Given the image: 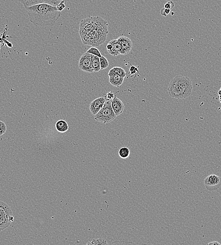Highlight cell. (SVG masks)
<instances>
[{
	"label": "cell",
	"mask_w": 221,
	"mask_h": 245,
	"mask_svg": "<svg viewBox=\"0 0 221 245\" xmlns=\"http://www.w3.org/2000/svg\"><path fill=\"white\" fill-rule=\"evenodd\" d=\"M1 44H0V49H1Z\"/></svg>",
	"instance_id": "31"
},
{
	"label": "cell",
	"mask_w": 221,
	"mask_h": 245,
	"mask_svg": "<svg viewBox=\"0 0 221 245\" xmlns=\"http://www.w3.org/2000/svg\"><path fill=\"white\" fill-rule=\"evenodd\" d=\"M115 75L120 76L123 78H125L126 76L127 73H126L125 70L120 67H114L110 70L108 76L109 77H110Z\"/></svg>",
	"instance_id": "13"
},
{
	"label": "cell",
	"mask_w": 221,
	"mask_h": 245,
	"mask_svg": "<svg viewBox=\"0 0 221 245\" xmlns=\"http://www.w3.org/2000/svg\"><path fill=\"white\" fill-rule=\"evenodd\" d=\"M116 117L111 106V101L106 99L103 107L95 116L94 119L97 121L107 125Z\"/></svg>",
	"instance_id": "2"
},
{
	"label": "cell",
	"mask_w": 221,
	"mask_h": 245,
	"mask_svg": "<svg viewBox=\"0 0 221 245\" xmlns=\"http://www.w3.org/2000/svg\"><path fill=\"white\" fill-rule=\"evenodd\" d=\"M130 73L131 75H134L135 74L137 73V72H138V69L136 67L133 65H132L130 69Z\"/></svg>",
	"instance_id": "26"
},
{
	"label": "cell",
	"mask_w": 221,
	"mask_h": 245,
	"mask_svg": "<svg viewBox=\"0 0 221 245\" xmlns=\"http://www.w3.org/2000/svg\"><path fill=\"white\" fill-rule=\"evenodd\" d=\"M25 9L30 21L36 27L54 25L61 15L57 7L45 3L36 4Z\"/></svg>",
	"instance_id": "1"
},
{
	"label": "cell",
	"mask_w": 221,
	"mask_h": 245,
	"mask_svg": "<svg viewBox=\"0 0 221 245\" xmlns=\"http://www.w3.org/2000/svg\"><path fill=\"white\" fill-rule=\"evenodd\" d=\"M105 101H106L105 97L97 98L92 101L90 103L89 107V109L92 114L94 116L96 115L97 113L99 112V110L103 108Z\"/></svg>",
	"instance_id": "10"
},
{
	"label": "cell",
	"mask_w": 221,
	"mask_h": 245,
	"mask_svg": "<svg viewBox=\"0 0 221 245\" xmlns=\"http://www.w3.org/2000/svg\"><path fill=\"white\" fill-rule=\"evenodd\" d=\"M220 102H221V95H220Z\"/></svg>",
	"instance_id": "30"
},
{
	"label": "cell",
	"mask_w": 221,
	"mask_h": 245,
	"mask_svg": "<svg viewBox=\"0 0 221 245\" xmlns=\"http://www.w3.org/2000/svg\"><path fill=\"white\" fill-rule=\"evenodd\" d=\"M218 94H219L220 96L221 95V90H220L218 91Z\"/></svg>",
	"instance_id": "29"
},
{
	"label": "cell",
	"mask_w": 221,
	"mask_h": 245,
	"mask_svg": "<svg viewBox=\"0 0 221 245\" xmlns=\"http://www.w3.org/2000/svg\"><path fill=\"white\" fill-rule=\"evenodd\" d=\"M130 152L129 148L127 147H122L119 150V155L121 159H127L130 156Z\"/></svg>",
	"instance_id": "17"
},
{
	"label": "cell",
	"mask_w": 221,
	"mask_h": 245,
	"mask_svg": "<svg viewBox=\"0 0 221 245\" xmlns=\"http://www.w3.org/2000/svg\"><path fill=\"white\" fill-rule=\"evenodd\" d=\"M65 2V1L61 2L57 6V9L59 12H62L65 8V7H66Z\"/></svg>",
	"instance_id": "23"
},
{
	"label": "cell",
	"mask_w": 221,
	"mask_h": 245,
	"mask_svg": "<svg viewBox=\"0 0 221 245\" xmlns=\"http://www.w3.org/2000/svg\"><path fill=\"white\" fill-rule=\"evenodd\" d=\"M124 79V78L120 76L115 75L109 77V82L114 86L119 87L123 84Z\"/></svg>",
	"instance_id": "15"
},
{
	"label": "cell",
	"mask_w": 221,
	"mask_h": 245,
	"mask_svg": "<svg viewBox=\"0 0 221 245\" xmlns=\"http://www.w3.org/2000/svg\"><path fill=\"white\" fill-rule=\"evenodd\" d=\"M107 241L105 240H103V239H97V240H93L91 241H88L87 244L90 245H105L107 244Z\"/></svg>",
	"instance_id": "20"
},
{
	"label": "cell",
	"mask_w": 221,
	"mask_h": 245,
	"mask_svg": "<svg viewBox=\"0 0 221 245\" xmlns=\"http://www.w3.org/2000/svg\"><path fill=\"white\" fill-rule=\"evenodd\" d=\"M18 1L23 5L25 8L28 7L35 5L36 4L45 3L57 7V6L62 1H67V0H18Z\"/></svg>",
	"instance_id": "7"
},
{
	"label": "cell",
	"mask_w": 221,
	"mask_h": 245,
	"mask_svg": "<svg viewBox=\"0 0 221 245\" xmlns=\"http://www.w3.org/2000/svg\"><path fill=\"white\" fill-rule=\"evenodd\" d=\"M115 95H114V93L113 92H109L107 93V96H105V98H106V99L112 101L115 97Z\"/></svg>",
	"instance_id": "25"
},
{
	"label": "cell",
	"mask_w": 221,
	"mask_h": 245,
	"mask_svg": "<svg viewBox=\"0 0 221 245\" xmlns=\"http://www.w3.org/2000/svg\"><path fill=\"white\" fill-rule=\"evenodd\" d=\"M87 52L91 53V54L95 55V56H97L99 58L101 57L102 56L99 50L97 48L95 47H91L89 50H87Z\"/></svg>",
	"instance_id": "19"
},
{
	"label": "cell",
	"mask_w": 221,
	"mask_h": 245,
	"mask_svg": "<svg viewBox=\"0 0 221 245\" xmlns=\"http://www.w3.org/2000/svg\"><path fill=\"white\" fill-rule=\"evenodd\" d=\"M56 129L58 132L64 133L69 130V126L68 122L64 120H59L55 125Z\"/></svg>",
	"instance_id": "14"
},
{
	"label": "cell",
	"mask_w": 221,
	"mask_h": 245,
	"mask_svg": "<svg viewBox=\"0 0 221 245\" xmlns=\"http://www.w3.org/2000/svg\"><path fill=\"white\" fill-rule=\"evenodd\" d=\"M92 56V54L87 53V52L84 53L81 57L79 60L78 64L79 69L87 73H92L94 72L93 69L92 67L91 60Z\"/></svg>",
	"instance_id": "6"
},
{
	"label": "cell",
	"mask_w": 221,
	"mask_h": 245,
	"mask_svg": "<svg viewBox=\"0 0 221 245\" xmlns=\"http://www.w3.org/2000/svg\"><path fill=\"white\" fill-rule=\"evenodd\" d=\"M207 245H221V243H219V242H217V241H211V242H209V243H208Z\"/></svg>",
	"instance_id": "28"
},
{
	"label": "cell",
	"mask_w": 221,
	"mask_h": 245,
	"mask_svg": "<svg viewBox=\"0 0 221 245\" xmlns=\"http://www.w3.org/2000/svg\"><path fill=\"white\" fill-rule=\"evenodd\" d=\"M204 186L209 191L218 190L221 186V178L216 174H210L205 179Z\"/></svg>",
	"instance_id": "5"
},
{
	"label": "cell",
	"mask_w": 221,
	"mask_h": 245,
	"mask_svg": "<svg viewBox=\"0 0 221 245\" xmlns=\"http://www.w3.org/2000/svg\"><path fill=\"white\" fill-rule=\"evenodd\" d=\"M220 90H221V89H220Z\"/></svg>",
	"instance_id": "32"
},
{
	"label": "cell",
	"mask_w": 221,
	"mask_h": 245,
	"mask_svg": "<svg viewBox=\"0 0 221 245\" xmlns=\"http://www.w3.org/2000/svg\"><path fill=\"white\" fill-rule=\"evenodd\" d=\"M100 66L101 70L105 69L108 67L109 62L105 57L102 56L100 58Z\"/></svg>",
	"instance_id": "18"
},
{
	"label": "cell",
	"mask_w": 221,
	"mask_h": 245,
	"mask_svg": "<svg viewBox=\"0 0 221 245\" xmlns=\"http://www.w3.org/2000/svg\"><path fill=\"white\" fill-rule=\"evenodd\" d=\"M121 47V55H127L130 52L133 48L132 41L128 37L120 36L117 38Z\"/></svg>",
	"instance_id": "9"
},
{
	"label": "cell",
	"mask_w": 221,
	"mask_h": 245,
	"mask_svg": "<svg viewBox=\"0 0 221 245\" xmlns=\"http://www.w3.org/2000/svg\"><path fill=\"white\" fill-rule=\"evenodd\" d=\"M7 127L5 124L2 121H0V136L5 133Z\"/></svg>",
	"instance_id": "21"
},
{
	"label": "cell",
	"mask_w": 221,
	"mask_h": 245,
	"mask_svg": "<svg viewBox=\"0 0 221 245\" xmlns=\"http://www.w3.org/2000/svg\"><path fill=\"white\" fill-rule=\"evenodd\" d=\"M174 6H175V4H174V2L172 1H169L164 5L165 8H169L170 10L172 9Z\"/></svg>",
	"instance_id": "22"
},
{
	"label": "cell",
	"mask_w": 221,
	"mask_h": 245,
	"mask_svg": "<svg viewBox=\"0 0 221 245\" xmlns=\"http://www.w3.org/2000/svg\"><path fill=\"white\" fill-rule=\"evenodd\" d=\"M167 90L169 95L171 97L178 99H183L182 89L173 79L171 81Z\"/></svg>",
	"instance_id": "8"
},
{
	"label": "cell",
	"mask_w": 221,
	"mask_h": 245,
	"mask_svg": "<svg viewBox=\"0 0 221 245\" xmlns=\"http://www.w3.org/2000/svg\"><path fill=\"white\" fill-rule=\"evenodd\" d=\"M111 106L116 116L121 114L124 109V105L123 102L120 99L118 98L116 95L111 101Z\"/></svg>",
	"instance_id": "11"
},
{
	"label": "cell",
	"mask_w": 221,
	"mask_h": 245,
	"mask_svg": "<svg viewBox=\"0 0 221 245\" xmlns=\"http://www.w3.org/2000/svg\"><path fill=\"white\" fill-rule=\"evenodd\" d=\"M113 45V49L108 52V53L113 56H117L121 55V47L118 39H114L109 42Z\"/></svg>",
	"instance_id": "12"
},
{
	"label": "cell",
	"mask_w": 221,
	"mask_h": 245,
	"mask_svg": "<svg viewBox=\"0 0 221 245\" xmlns=\"http://www.w3.org/2000/svg\"><path fill=\"white\" fill-rule=\"evenodd\" d=\"M171 12V10L169 9V8H163L161 9L160 11V14L162 16H164V17H167V15L170 14V12Z\"/></svg>",
	"instance_id": "24"
},
{
	"label": "cell",
	"mask_w": 221,
	"mask_h": 245,
	"mask_svg": "<svg viewBox=\"0 0 221 245\" xmlns=\"http://www.w3.org/2000/svg\"><path fill=\"white\" fill-rule=\"evenodd\" d=\"M113 45L110 43V42H109V43H108L107 45V52H109V51H111L113 49Z\"/></svg>",
	"instance_id": "27"
},
{
	"label": "cell",
	"mask_w": 221,
	"mask_h": 245,
	"mask_svg": "<svg viewBox=\"0 0 221 245\" xmlns=\"http://www.w3.org/2000/svg\"><path fill=\"white\" fill-rule=\"evenodd\" d=\"M183 91V99L188 97L191 95L193 91L192 81L189 77L182 76H177L173 78Z\"/></svg>",
	"instance_id": "4"
},
{
	"label": "cell",
	"mask_w": 221,
	"mask_h": 245,
	"mask_svg": "<svg viewBox=\"0 0 221 245\" xmlns=\"http://www.w3.org/2000/svg\"><path fill=\"white\" fill-rule=\"evenodd\" d=\"M14 221V217L10 207L0 201V231L6 229Z\"/></svg>",
	"instance_id": "3"
},
{
	"label": "cell",
	"mask_w": 221,
	"mask_h": 245,
	"mask_svg": "<svg viewBox=\"0 0 221 245\" xmlns=\"http://www.w3.org/2000/svg\"><path fill=\"white\" fill-rule=\"evenodd\" d=\"M92 67L94 72H98L101 70L100 66V58L97 56L93 55L92 57Z\"/></svg>",
	"instance_id": "16"
}]
</instances>
